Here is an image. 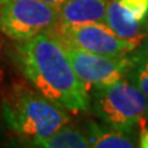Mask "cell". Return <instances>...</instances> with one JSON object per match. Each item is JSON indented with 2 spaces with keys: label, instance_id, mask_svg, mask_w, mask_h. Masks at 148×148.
<instances>
[{
  "label": "cell",
  "instance_id": "12",
  "mask_svg": "<svg viewBox=\"0 0 148 148\" xmlns=\"http://www.w3.org/2000/svg\"><path fill=\"white\" fill-rule=\"evenodd\" d=\"M122 12L130 20L146 25L148 17V0H117Z\"/></svg>",
  "mask_w": 148,
  "mask_h": 148
},
{
  "label": "cell",
  "instance_id": "11",
  "mask_svg": "<svg viewBox=\"0 0 148 148\" xmlns=\"http://www.w3.org/2000/svg\"><path fill=\"white\" fill-rule=\"evenodd\" d=\"M130 57L132 64L127 77L148 99V58H137L131 54Z\"/></svg>",
  "mask_w": 148,
  "mask_h": 148
},
{
  "label": "cell",
  "instance_id": "7",
  "mask_svg": "<svg viewBox=\"0 0 148 148\" xmlns=\"http://www.w3.org/2000/svg\"><path fill=\"white\" fill-rule=\"evenodd\" d=\"M109 0H64L58 8V25L105 22Z\"/></svg>",
  "mask_w": 148,
  "mask_h": 148
},
{
  "label": "cell",
  "instance_id": "16",
  "mask_svg": "<svg viewBox=\"0 0 148 148\" xmlns=\"http://www.w3.org/2000/svg\"><path fill=\"white\" fill-rule=\"evenodd\" d=\"M0 1H5V0H0Z\"/></svg>",
  "mask_w": 148,
  "mask_h": 148
},
{
  "label": "cell",
  "instance_id": "15",
  "mask_svg": "<svg viewBox=\"0 0 148 148\" xmlns=\"http://www.w3.org/2000/svg\"><path fill=\"white\" fill-rule=\"evenodd\" d=\"M42 1H45V3L49 4V5H52L53 8H56V9H57V10H58V8L62 5L64 0H42Z\"/></svg>",
  "mask_w": 148,
  "mask_h": 148
},
{
  "label": "cell",
  "instance_id": "5",
  "mask_svg": "<svg viewBox=\"0 0 148 148\" xmlns=\"http://www.w3.org/2000/svg\"><path fill=\"white\" fill-rule=\"evenodd\" d=\"M52 32L67 46L110 57H125L137 48L135 43L120 38L105 22L57 25Z\"/></svg>",
  "mask_w": 148,
  "mask_h": 148
},
{
  "label": "cell",
  "instance_id": "6",
  "mask_svg": "<svg viewBox=\"0 0 148 148\" xmlns=\"http://www.w3.org/2000/svg\"><path fill=\"white\" fill-rule=\"evenodd\" d=\"M64 47L74 71L88 91L94 88L111 85L122 78H126L132 64L130 54L125 57H110L67 45H64Z\"/></svg>",
  "mask_w": 148,
  "mask_h": 148
},
{
  "label": "cell",
  "instance_id": "14",
  "mask_svg": "<svg viewBox=\"0 0 148 148\" xmlns=\"http://www.w3.org/2000/svg\"><path fill=\"white\" fill-rule=\"evenodd\" d=\"M138 146L142 148H148V128L141 130L138 132Z\"/></svg>",
  "mask_w": 148,
  "mask_h": 148
},
{
  "label": "cell",
  "instance_id": "10",
  "mask_svg": "<svg viewBox=\"0 0 148 148\" xmlns=\"http://www.w3.org/2000/svg\"><path fill=\"white\" fill-rule=\"evenodd\" d=\"M36 147L43 148H88L90 147V141L86 133L79 128L66 123L58 128L48 138L37 143Z\"/></svg>",
  "mask_w": 148,
  "mask_h": 148
},
{
  "label": "cell",
  "instance_id": "1",
  "mask_svg": "<svg viewBox=\"0 0 148 148\" xmlns=\"http://www.w3.org/2000/svg\"><path fill=\"white\" fill-rule=\"evenodd\" d=\"M16 59L27 82L52 103L72 112L89 109V91L74 71L63 42L53 32L18 41Z\"/></svg>",
  "mask_w": 148,
  "mask_h": 148
},
{
  "label": "cell",
  "instance_id": "4",
  "mask_svg": "<svg viewBox=\"0 0 148 148\" xmlns=\"http://www.w3.org/2000/svg\"><path fill=\"white\" fill-rule=\"evenodd\" d=\"M58 25V10L42 0L0 1V30L9 38L26 41Z\"/></svg>",
  "mask_w": 148,
  "mask_h": 148
},
{
  "label": "cell",
  "instance_id": "9",
  "mask_svg": "<svg viewBox=\"0 0 148 148\" xmlns=\"http://www.w3.org/2000/svg\"><path fill=\"white\" fill-rule=\"evenodd\" d=\"M105 24L108 25L120 38L135 43L137 47L142 43L146 34V25L131 21L122 12L117 0H109L106 10Z\"/></svg>",
  "mask_w": 148,
  "mask_h": 148
},
{
  "label": "cell",
  "instance_id": "2",
  "mask_svg": "<svg viewBox=\"0 0 148 148\" xmlns=\"http://www.w3.org/2000/svg\"><path fill=\"white\" fill-rule=\"evenodd\" d=\"M1 112L8 127L34 147L71 121L66 109L25 84H15L8 90Z\"/></svg>",
  "mask_w": 148,
  "mask_h": 148
},
{
  "label": "cell",
  "instance_id": "3",
  "mask_svg": "<svg viewBox=\"0 0 148 148\" xmlns=\"http://www.w3.org/2000/svg\"><path fill=\"white\" fill-rule=\"evenodd\" d=\"M89 92L92 112L104 123L125 132L147 128L148 99L130 79L122 78Z\"/></svg>",
  "mask_w": 148,
  "mask_h": 148
},
{
  "label": "cell",
  "instance_id": "8",
  "mask_svg": "<svg viewBox=\"0 0 148 148\" xmlns=\"http://www.w3.org/2000/svg\"><path fill=\"white\" fill-rule=\"evenodd\" d=\"M85 133L94 148H135L138 146L135 132L120 131L106 123L88 121Z\"/></svg>",
  "mask_w": 148,
  "mask_h": 148
},
{
  "label": "cell",
  "instance_id": "13",
  "mask_svg": "<svg viewBox=\"0 0 148 148\" xmlns=\"http://www.w3.org/2000/svg\"><path fill=\"white\" fill-rule=\"evenodd\" d=\"M133 57L137 58H148V17H147V22H146V34H145V38H143L142 43L138 47L132 51L130 53Z\"/></svg>",
  "mask_w": 148,
  "mask_h": 148
}]
</instances>
